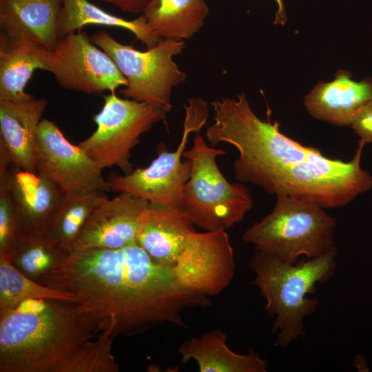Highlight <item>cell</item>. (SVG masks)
Returning <instances> with one entry per match:
<instances>
[{
    "mask_svg": "<svg viewBox=\"0 0 372 372\" xmlns=\"http://www.w3.org/2000/svg\"><path fill=\"white\" fill-rule=\"evenodd\" d=\"M181 363L194 360L200 372H265L267 362L253 349L246 354L231 351L220 329L184 341L178 349Z\"/></svg>",
    "mask_w": 372,
    "mask_h": 372,
    "instance_id": "20",
    "label": "cell"
},
{
    "mask_svg": "<svg viewBox=\"0 0 372 372\" xmlns=\"http://www.w3.org/2000/svg\"><path fill=\"white\" fill-rule=\"evenodd\" d=\"M335 218L320 205L290 196H278L272 211L256 222L242 239L256 250L296 264L300 256H318L334 247Z\"/></svg>",
    "mask_w": 372,
    "mask_h": 372,
    "instance_id": "5",
    "label": "cell"
},
{
    "mask_svg": "<svg viewBox=\"0 0 372 372\" xmlns=\"http://www.w3.org/2000/svg\"><path fill=\"white\" fill-rule=\"evenodd\" d=\"M185 289L210 297L222 292L235 273L233 248L225 230L192 231L171 266Z\"/></svg>",
    "mask_w": 372,
    "mask_h": 372,
    "instance_id": "12",
    "label": "cell"
},
{
    "mask_svg": "<svg viewBox=\"0 0 372 372\" xmlns=\"http://www.w3.org/2000/svg\"><path fill=\"white\" fill-rule=\"evenodd\" d=\"M47 105L45 99L34 98L26 102L0 101V149L14 167L36 172L37 132Z\"/></svg>",
    "mask_w": 372,
    "mask_h": 372,
    "instance_id": "16",
    "label": "cell"
},
{
    "mask_svg": "<svg viewBox=\"0 0 372 372\" xmlns=\"http://www.w3.org/2000/svg\"><path fill=\"white\" fill-rule=\"evenodd\" d=\"M68 254L48 231L22 230L7 254L3 255L19 271L38 282Z\"/></svg>",
    "mask_w": 372,
    "mask_h": 372,
    "instance_id": "23",
    "label": "cell"
},
{
    "mask_svg": "<svg viewBox=\"0 0 372 372\" xmlns=\"http://www.w3.org/2000/svg\"><path fill=\"white\" fill-rule=\"evenodd\" d=\"M194 225L180 207L149 203L136 242L155 262L171 267L194 231Z\"/></svg>",
    "mask_w": 372,
    "mask_h": 372,
    "instance_id": "14",
    "label": "cell"
},
{
    "mask_svg": "<svg viewBox=\"0 0 372 372\" xmlns=\"http://www.w3.org/2000/svg\"><path fill=\"white\" fill-rule=\"evenodd\" d=\"M100 332L99 322L76 302L24 300L0 312V372H56Z\"/></svg>",
    "mask_w": 372,
    "mask_h": 372,
    "instance_id": "3",
    "label": "cell"
},
{
    "mask_svg": "<svg viewBox=\"0 0 372 372\" xmlns=\"http://www.w3.org/2000/svg\"><path fill=\"white\" fill-rule=\"evenodd\" d=\"M91 42L103 50L127 81L121 90L126 99L144 102L168 113L172 107L174 86L186 81V74L173 60L185 45L183 40L163 39L153 48L139 51L123 45L105 31L90 37Z\"/></svg>",
    "mask_w": 372,
    "mask_h": 372,
    "instance_id": "7",
    "label": "cell"
},
{
    "mask_svg": "<svg viewBox=\"0 0 372 372\" xmlns=\"http://www.w3.org/2000/svg\"><path fill=\"white\" fill-rule=\"evenodd\" d=\"M34 167L37 173L55 183L65 194L109 192L103 169L48 119L42 118L39 125Z\"/></svg>",
    "mask_w": 372,
    "mask_h": 372,
    "instance_id": "11",
    "label": "cell"
},
{
    "mask_svg": "<svg viewBox=\"0 0 372 372\" xmlns=\"http://www.w3.org/2000/svg\"><path fill=\"white\" fill-rule=\"evenodd\" d=\"M11 166L0 169V254H6L22 231L11 195Z\"/></svg>",
    "mask_w": 372,
    "mask_h": 372,
    "instance_id": "27",
    "label": "cell"
},
{
    "mask_svg": "<svg viewBox=\"0 0 372 372\" xmlns=\"http://www.w3.org/2000/svg\"><path fill=\"white\" fill-rule=\"evenodd\" d=\"M185 118L180 143L173 152L165 145L157 147L158 156L145 168H137L124 175L110 172L106 178L109 192H126L151 203L180 207L182 189L190 177L192 163L181 158L192 132H198L205 125L209 109L200 98L189 99L185 106Z\"/></svg>",
    "mask_w": 372,
    "mask_h": 372,
    "instance_id": "8",
    "label": "cell"
},
{
    "mask_svg": "<svg viewBox=\"0 0 372 372\" xmlns=\"http://www.w3.org/2000/svg\"><path fill=\"white\" fill-rule=\"evenodd\" d=\"M209 146L198 132L192 148L183 156L192 163L190 177L184 185L180 207L194 225L205 231L226 230L241 222L253 206L249 189L242 183H231L216 163L225 154Z\"/></svg>",
    "mask_w": 372,
    "mask_h": 372,
    "instance_id": "6",
    "label": "cell"
},
{
    "mask_svg": "<svg viewBox=\"0 0 372 372\" xmlns=\"http://www.w3.org/2000/svg\"><path fill=\"white\" fill-rule=\"evenodd\" d=\"M104 100L101 110L92 117L96 130L78 145L103 169L116 166L128 174L133 171L132 149L143 133L165 119L167 112L114 93L105 96Z\"/></svg>",
    "mask_w": 372,
    "mask_h": 372,
    "instance_id": "9",
    "label": "cell"
},
{
    "mask_svg": "<svg viewBox=\"0 0 372 372\" xmlns=\"http://www.w3.org/2000/svg\"><path fill=\"white\" fill-rule=\"evenodd\" d=\"M107 198L105 192L99 191L65 194L47 231L67 252L73 251L77 237L90 215Z\"/></svg>",
    "mask_w": 372,
    "mask_h": 372,
    "instance_id": "24",
    "label": "cell"
},
{
    "mask_svg": "<svg viewBox=\"0 0 372 372\" xmlns=\"http://www.w3.org/2000/svg\"><path fill=\"white\" fill-rule=\"evenodd\" d=\"M337 249L299 263L288 264L260 251L250 259L255 274L252 282L266 300L265 311L275 320L272 333L278 332L275 345L286 348L304 336L303 320L314 313L319 300L307 294L316 291L317 283H324L334 275L337 267Z\"/></svg>",
    "mask_w": 372,
    "mask_h": 372,
    "instance_id": "4",
    "label": "cell"
},
{
    "mask_svg": "<svg viewBox=\"0 0 372 372\" xmlns=\"http://www.w3.org/2000/svg\"><path fill=\"white\" fill-rule=\"evenodd\" d=\"M110 3L121 10L131 13H143L152 0H96Z\"/></svg>",
    "mask_w": 372,
    "mask_h": 372,
    "instance_id": "29",
    "label": "cell"
},
{
    "mask_svg": "<svg viewBox=\"0 0 372 372\" xmlns=\"http://www.w3.org/2000/svg\"><path fill=\"white\" fill-rule=\"evenodd\" d=\"M114 338L110 331H101L95 340L85 342L68 356L56 372H118L111 353Z\"/></svg>",
    "mask_w": 372,
    "mask_h": 372,
    "instance_id": "26",
    "label": "cell"
},
{
    "mask_svg": "<svg viewBox=\"0 0 372 372\" xmlns=\"http://www.w3.org/2000/svg\"><path fill=\"white\" fill-rule=\"evenodd\" d=\"M208 14L204 0H152L142 14L160 38L183 40L200 30Z\"/></svg>",
    "mask_w": 372,
    "mask_h": 372,
    "instance_id": "22",
    "label": "cell"
},
{
    "mask_svg": "<svg viewBox=\"0 0 372 372\" xmlns=\"http://www.w3.org/2000/svg\"><path fill=\"white\" fill-rule=\"evenodd\" d=\"M63 88L84 94L112 93L127 81L112 59L93 44L85 32L58 39L51 51L48 70Z\"/></svg>",
    "mask_w": 372,
    "mask_h": 372,
    "instance_id": "10",
    "label": "cell"
},
{
    "mask_svg": "<svg viewBox=\"0 0 372 372\" xmlns=\"http://www.w3.org/2000/svg\"><path fill=\"white\" fill-rule=\"evenodd\" d=\"M350 126L360 139L372 143V100L360 109Z\"/></svg>",
    "mask_w": 372,
    "mask_h": 372,
    "instance_id": "28",
    "label": "cell"
},
{
    "mask_svg": "<svg viewBox=\"0 0 372 372\" xmlns=\"http://www.w3.org/2000/svg\"><path fill=\"white\" fill-rule=\"evenodd\" d=\"M52 50L32 41L0 37V101L26 102L34 97L25 90L36 70H48Z\"/></svg>",
    "mask_w": 372,
    "mask_h": 372,
    "instance_id": "18",
    "label": "cell"
},
{
    "mask_svg": "<svg viewBox=\"0 0 372 372\" xmlns=\"http://www.w3.org/2000/svg\"><path fill=\"white\" fill-rule=\"evenodd\" d=\"M11 195L22 230L47 231L65 193L39 174L11 166Z\"/></svg>",
    "mask_w": 372,
    "mask_h": 372,
    "instance_id": "17",
    "label": "cell"
},
{
    "mask_svg": "<svg viewBox=\"0 0 372 372\" xmlns=\"http://www.w3.org/2000/svg\"><path fill=\"white\" fill-rule=\"evenodd\" d=\"M38 282L74 295L101 331L114 338L164 324L185 328L187 309L211 304L208 296L184 288L171 267L155 262L137 242L73 250Z\"/></svg>",
    "mask_w": 372,
    "mask_h": 372,
    "instance_id": "1",
    "label": "cell"
},
{
    "mask_svg": "<svg viewBox=\"0 0 372 372\" xmlns=\"http://www.w3.org/2000/svg\"><path fill=\"white\" fill-rule=\"evenodd\" d=\"M211 105L214 123L207 130V138L211 146L225 143L238 151L233 165L238 181L324 209L344 207L371 189L372 175L360 165L364 141H358L351 161L331 159L282 134L278 122L260 119L243 92Z\"/></svg>",
    "mask_w": 372,
    "mask_h": 372,
    "instance_id": "2",
    "label": "cell"
},
{
    "mask_svg": "<svg viewBox=\"0 0 372 372\" xmlns=\"http://www.w3.org/2000/svg\"><path fill=\"white\" fill-rule=\"evenodd\" d=\"M149 202L126 192L103 200L84 224L73 250L121 249L136 242L143 212Z\"/></svg>",
    "mask_w": 372,
    "mask_h": 372,
    "instance_id": "13",
    "label": "cell"
},
{
    "mask_svg": "<svg viewBox=\"0 0 372 372\" xmlns=\"http://www.w3.org/2000/svg\"><path fill=\"white\" fill-rule=\"evenodd\" d=\"M275 1L277 3L278 10L275 15V19H274L273 23L276 25L278 24L284 25L287 21V17H286V12H285L283 1L282 0H275Z\"/></svg>",
    "mask_w": 372,
    "mask_h": 372,
    "instance_id": "30",
    "label": "cell"
},
{
    "mask_svg": "<svg viewBox=\"0 0 372 372\" xmlns=\"http://www.w3.org/2000/svg\"><path fill=\"white\" fill-rule=\"evenodd\" d=\"M28 299H51L77 302L74 295L52 288L25 276L0 254V312Z\"/></svg>",
    "mask_w": 372,
    "mask_h": 372,
    "instance_id": "25",
    "label": "cell"
},
{
    "mask_svg": "<svg viewBox=\"0 0 372 372\" xmlns=\"http://www.w3.org/2000/svg\"><path fill=\"white\" fill-rule=\"evenodd\" d=\"M372 100V78L360 81L340 70L332 81L319 82L304 97V105L313 118L338 126L350 125L357 113Z\"/></svg>",
    "mask_w": 372,
    "mask_h": 372,
    "instance_id": "15",
    "label": "cell"
},
{
    "mask_svg": "<svg viewBox=\"0 0 372 372\" xmlns=\"http://www.w3.org/2000/svg\"><path fill=\"white\" fill-rule=\"evenodd\" d=\"M61 2L56 22L58 39L75 33L87 25H100L126 29L148 48L154 47L163 39L152 30L143 14L133 20H127L105 12L87 0H61Z\"/></svg>",
    "mask_w": 372,
    "mask_h": 372,
    "instance_id": "21",
    "label": "cell"
},
{
    "mask_svg": "<svg viewBox=\"0 0 372 372\" xmlns=\"http://www.w3.org/2000/svg\"><path fill=\"white\" fill-rule=\"evenodd\" d=\"M61 6V0H0L3 33L52 50L59 39L56 22Z\"/></svg>",
    "mask_w": 372,
    "mask_h": 372,
    "instance_id": "19",
    "label": "cell"
}]
</instances>
